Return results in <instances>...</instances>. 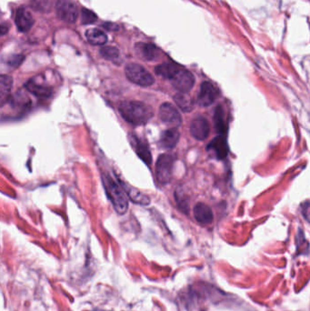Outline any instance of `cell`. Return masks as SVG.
Wrapping results in <instances>:
<instances>
[{"label": "cell", "instance_id": "1", "mask_svg": "<svg viewBox=\"0 0 310 311\" xmlns=\"http://www.w3.org/2000/svg\"><path fill=\"white\" fill-rule=\"evenodd\" d=\"M120 115L129 123L136 126L147 123L153 116V110L145 103L137 100H126L119 106Z\"/></svg>", "mask_w": 310, "mask_h": 311}, {"label": "cell", "instance_id": "2", "mask_svg": "<svg viewBox=\"0 0 310 311\" xmlns=\"http://www.w3.org/2000/svg\"><path fill=\"white\" fill-rule=\"evenodd\" d=\"M101 180L106 194L113 205L115 212L120 215L126 213L129 209V200L126 195L127 193L124 192V188L115 182L108 174H102Z\"/></svg>", "mask_w": 310, "mask_h": 311}, {"label": "cell", "instance_id": "3", "mask_svg": "<svg viewBox=\"0 0 310 311\" xmlns=\"http://www.w3.org/2000/svg\"><path fill=\"white\" fill-rule=\"evenodd\" d=\"M125 73L129 81L141 87H149L155 82L154 76L138 64H129L125 68Z\"/></svg>", "mask_w": 310, "mask_h": 311}, {"label": "cell", "instance_id": "4", "mask_svg": "<svg viewBox=\"0 0 310 311\" xmlns=\"http://www.w3.org/2000/svg\"><path fill=\"white\" fill-rule=\"evenodd\" d=\"M174 158L171 155L163 154L159 157L156 163V175L162 185L168 184L171 179Z\"/></svg>", "mask_w": 310, "mask_h": 311}, {"label": "cell", "instance_id": "5", "mask_svg": "<svg viewBox=\"0 0 310 311\" xmlns=\"http://www.w3.org/2000/svg\"><path fill=\"white\" fill-rule=\"evenodd\" d=\"M56 10L58 18L67 23H75L79 17V9L73 0H58Z\"/></svg>", "mask_w": 310, "mask_h": 311}, {"label": "cell", "instance_id": "6", "mask_svg": "<svg viewBox=\"0 0 310 311\" xmlns=\"http://www.w3.org/2000/svg\"><path fill=\"white\" fill-rule=\"evenodd\" d=\"M171 84L175 89L178 90L180 93L189 92L195 85V77L191 72L181 67L173 77Z\"/></svg>", "mask_w": 310, "mask_h": 311}, {"label": "cell", "instance_id": "7", "mask_svg": "<svg viewBox=\"0 0 310 311\" xmlns=\"http://www.w3.org/2000/svg\"><path fill=\"white\" fill-rule=\"evenodd\" d=\"M160 118L164 124L171 127V129H177L182 123L179 112L170 103H163L160 106Z\"/></svg>", "mask_w": 310, "mask_h": 311}, {"label": "cell", "instance_id": "8", "mask_svg": "<svg viewBox=\"0 0 310 311\" xmlns=\"http://www.w3.org/2000/svg\"><path fill=\"white\" fill-rule=\"evenodd\" d=\"M218 89L210 82L205 81L200 86V93L198 95L197 101L201 107L211 106L218 96Z\"/></svg>", "mask_w": 310, "mask_h": 311}, {"label": "cell", "instance_id": "9", "mask_svg": "<svg viewBox=\"0 0 310 311\" xmlns=\"http://www.w3.org/2000/svg\"><path fill=\"white\" fill-rule=\"evenodd\" d=\"M189 129L193 138L197 140L203 141L208 138L210 132V126L205 116H198L191 121Z\"/></svg>", "mask_w": 310, "mask_h": 311}, {"label": "cell", "instance_id": "10", "mask_svg": "<svg viewBox=\"0 0 310 311\" xmlns=\"http://www.w3.org/2000/svg\"><path fill=\"white\" fill-rule=\"evenodd\" d=\"M15 22L19 31L27 32L34 25V18L27 9L20 8L16 13Z\"/></svg>", "mask_w": 310, "mask_h": 311}, {"label": "cell", "instance_id": "11", "mask_svg": "<svg viewBox=\"0 0 310 311\" xmlns=\"http://www.w3.org/2000/svg\"><path fill=\"white\" fill-rule=\"evenodd\" d=\"M193 212L196 220L202 225H208L212 222L214 219L212 209H210L208 205L202 202L196 205Z\"/></svg>", "mask_w": 310, "mask_h": 311}, {"label": "cell", "instance_id": "12", "mask_svg": "<svg viewBox=\"0 0 310 311\" xmlns=\"http://www.w3.org/2000/svg\"><path fill=\"white\" fill-rule=\"evenodd\" d=\"M136 50L139 57L147 60L153 61L160 57V49L157 48L155 45L148 44V43H139L136 46Z\"/></svg>", "mask_w": 310, "mask_h": 311}, {"label": "cell", "instance_id": "13", "mask_svg": "<svg viewBox=\"0 0 310 311\" xmlns=\"http://www.w3.org/2000/svg\"><path fill=\"white\" fill-rule=\"evenodd\" d=\"M208 149L211 150L219 160L225 159L228 154L227 143L222 136H218L212 139V141L208 144Z\"/></svg>", "mask_w": 310, "mask_h": 311}, {"label": "cell", "instance_id": "14", "mask_svg": "<svg viewBox=\"0 0 310 311\" xmlns=\"http://www.w3.org/2000/svg\"><path fill=\"white\" fill-rule=\"evenodd\" d=\"M121 183V186L124 188L125 191L127 193V195L129 196V199L133 201L134 203L136 204L143 205V206H146V205L150 204V200L147 196L145 195L144 193L139 191L137 188H135L133 187H130L129 185H127L126 183Z\"/></svg>", "mask_w": 310, "mask_h": 311}, {"label": "cell", "instance_id": "15", "mask_svg": "<svg viewBox=\"0 0 310 311\" xmlns=\"http://www.w3.org/2000/svg\"><path fill=\"white\" fill-rule=\"evenodd\" d=\"M180 138V134L177 129H169L165 130L160 138V145L164 148L171 149L177 146Z\"/></svg>", "mask_w": 310, "mask_h": 311}, {"label": "cell", "instance_id": "16", "mask_svg": "<svg viewBox=\"0 0 310 311\" xmlns=\"http://www.w3.org/2000/svg\"><path fill=\"white\" fill-rule=\"evenodd\" d=\"M130 143L132 144L134 149L137 152L138 157L144 162H146V164H150L151 162H152V158H151L150 150L148 149V147L146 146V144L142 142L140 139H138L137 137H135L133 135H131V141H130Z\"/></svg>", "mask_w": 310, "mask_h": 311}, {"label": "cell", "instance_id": "17", "mask_svg": "<svg viewBox=\"0 0 310 311\" xmlns=\"http://www.w3.org/2000/svg\"><path fill=\"white\" fill-rule=\"evenodd\" d=\"M181 67L177 64L172 62H165L157 66L155 72L157 75L164 77L166 80H172L177 72L179 71Z\"/></svg>", "mask_w": 310, "mask_h": 311}, {"label": "cell", "instance_id": "18", "mask_svg": "<svg viewBox=\"0 0 310 311\" xmlns=\"http://www.w3.org/2000/svg\"><path fill=\"white\" fill-rule=\"evenodd\" d=\"M26 88L30 93L40 98H49L52 94V89L46 85L40 84L35 80H29L26 84Z\"/></svg>", "mask_w": 310, "mask_h": 311}, {"label": "cell", "instance_id": "19", "mask_svg": "<svg viewBox=\"0 0 310 311\" xmlns=\"http://www.w3.org/2000/svg\"><path fill=\"white\" fill-rule=\"evenodd\" d=\"M86 36L89 43L96 46H102L107 41L106 34L98 28H90L86 31Z\"/></svg>", "mask_w": 310, "mask_h": 311}, {"label": "cell", "instance_id": "20", "mask_svg": "<svg viewBox=\"0 0 310 311\" xmlns=\"http://www.w3.org/2000/svg\"><path fill=\"white\" fill-rule=\"evenodd\" d=\"M214 125H215V129L217 130V133L220 134L221 136L226 133L227 128H226V120L224 118V110L221 106H217L215 109Z\"/></svg>", "mask_w": 310, "mask_h": 311}, {"label": "cell", "instance_id": "21", "mask_svg": "<svg viewBox=\"0 0 310 311\" xmlns=\"http://www.w3.org/2000/svg\"><path fill=\"white\" fill-rule=\"evenodd\" d=\"M13 80L11 76L8 75H2L0 77V90H1V104L4 105V102L7 100V98L10 93V90L12 89Z\"/></svg>", "mask_w": 310, "mask_h": 311}, {"label": "cell", "instance_id": "22", "mask_svg": "<svg viewBox=\"0 0 310 311\" xmlns=\"http://www.w3.org/2000/svg\"><path fill=\"white\" fill-rule=\"evenodd\" d=\"M174 101L182 111L186 112V113L191 111L193 108L192 100L189 97L186 96V93H178L175 95Z\"/></svg>", "mask_w": 310, "mask_h": 311}, {"label": "cell", "instance_id": "23", "mask_svg": "<svg viewBox=\"0 0 310 311\" xmlns=\"http://www.w3.org/2000/svg\"><path fill=\"white\" fill-rule=\"evenodd\" d=\"M100 54L103 58L106 60H109L111 62L115 63V64H120L121 62L120 51L117 48L104 47L100 49Z\"/></svg>", "mask_w": 310, "mask_h": 311}, {"label": "cell", "instance_id": "24", "mask_svg": "<svg viewBox=\"0 0 310 311\" xmlns=\"http://www.w3.org/2000/svg\"><path fill=\"white\" fill-rule=\"evenodd\" d=\"M175 199L177 201V204L182 211L184 213H188V200L186 198L185 194L183 193V191H180L178 188H177L176 192H175Z\"/></svg>", "mask_w": 310, "mask_h": 311}, {"label": "cell", "instance_id": "25", "mask_svg": "<svg viewBox=\"0 0 310 311\" xmlns=\"http://www.w3.org/2000/svg\"><path fill=\"white\" fill-rule=\"evenodd\" d=\"M98 20L97 15L94 13L93 11L89 9H82L81 10V21L82 24L88 25V24H93Z\"/></svg>", "mask_w": 310, "mask_h": 311}, {"label": "cell", "instance_id": "26", "mask_svg": "<svg viewBox=\"0 0 310 311\" xmlns=\"http://www.w3.org/2000/svg\"><path fill=\"white\" fill-rule=\"evenodd\" d=\"M23 60H24V56L22 55H14L9 58L8 63L10 67H18L23 62Z\"/></svg>", "mask_w": 310, "mask_h": 311}, {"label": "cell", "instance_id": "27", "mask_svg": "<svg viewBox=\"0 0 310 311\" xmlns=\"http://www.w3.org/2000/svg\"><path fill=\"white\" fill-rule=\"evenodd\" d=\"M48 0H33V4H34V8H37V9H43L45 8V6L47 5Z\"/></svg>", "mask_w": 310, "mask_h": 311}, {"label": "cell", "instance_id": "28", "mask_svg": "<svg viewBox=\"0 0 310 311\" xmlns=\"http://www.w3.org/2000/svg\"><path fill=\"white\" fill-rule=\"evenodd\" d=\"M104 27H106V29L107 30H118V25L114 24V23H106L104 24Z\"/></svg>", "mask_w": 310, "mask_h": 311}, {"label": "cell", "instance_id": "29", "mask_svg": "<svg viewBox=\"0 0 310 311\" xmlns=\"http://www.w3.org/2000/svg\"><path fill=\"white\" fill-rule=\"evenodd\" d=\"M6 31H8V29H7V27H5L4 25H3V26L1 27V34H2V35H4Z\"/></svg>", "mask_w": 310, "mask_h": 311}]
</instances>
